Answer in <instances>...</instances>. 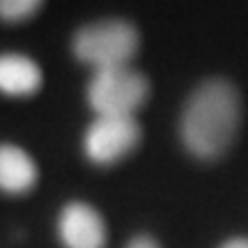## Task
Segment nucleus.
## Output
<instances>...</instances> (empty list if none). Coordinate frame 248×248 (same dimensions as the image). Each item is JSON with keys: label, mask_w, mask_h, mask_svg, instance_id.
<instances>
[{"label": "nucleus", "mask_w": 248, "mask_h": 248, "mask_svg": "<svg viewBox=\"0 0 248 248\" xmlns=\"http://www.w3.org/2000/svg\"><path fill=\"white\" fill-rule=\"evenodd\" d=\"M140 46L138 30L122 18H106L83 26L71 39L76 60L94 71L126 67Z\"/></svg>", "instance_id": "2"}, {"label": "nucleus", "mask_w": 248, "mask_h": 248, "mask_svg": "<svg viewBox=\"0 0 248 248\" xmlns=\"http://www.w3.org/2000/svg\"><path fill=\"white\" fill-rule=\"evenodd\" d=\"M241 120V101L228 80H207L193 90L182 117L179 138L188 154L214 161L228 152Z\"/></svg>", "instance_id": "1"}, {"label": "nucleus", "mask_w": 248, "mask_h": 248, "mask_svg": "<svg viewBox=\"0 0 248 248\" xmlns=\"http://www.w3.org/2000/svg\"><path fill=\"white\" fill-rule=\"evenodd\" d=\"M142 138L136 117L97 115L83 133V154L94 166H113L129 156Z\"/></svg>", "instance_id": "4"}, {"label": "nucleus", "mask_w": 248, "mask_h": 248, "mask_svg": "<svg viewBox=\"0 0 248 248\" xmlns=\"http://www.w3.org/2000/svg\"><path fill=\"white\" fill-rule=\"evenodd\" d=\"M126 248H161V244L156 239L147 237V234H138V237H133V239L126 244Z\"/></svg>", "instance_id": "9"}, {"label": "nucleus", "mask_w": 248, "mask_h": 248, "mask_svg": "<svg viewBox=\"0 0 248 248\" xmlns=\"http://www.w3.org/2000/svg\"><path fill=\"white\" fill-rule=\"evenodd\" d=\"M150 83L140 71L126 67L94 71L88 83V104L97 115H129L147 101Z\"/></svg>", "instance_id": "3"}, {"label": "nucleus", "mask_w": 248, "mask_h": 248, "mask_svg": "<svg viewBox=\"0 0 248 248\" xmlns=\"http://www.w3.org/2000/svg\"><path fill=\"white\" fill-rule=\"evenodd\" d=\"M218 248H248V237H230L225 239Z\"/></svg>", "instance_id": "10"}, {"label": "nucleus", "mask_w": 248, "mask_h": 248, "mask_svg": "<svg viewBox=\"0 0 248 248\" xmlns=\"http://www.w3.org/2000/svg\"><path fill=\"white\" fill-rule=\"evenodd\" d=\"M44 85V74L30 55L16 51L0 53V94L9 99H28Z\"/></svg>", "instance_id": "6"}, {"label": "nucleus", "mask_w": 248, "mask_h": 248, "mask_svg": "<svg viewBox=\"0 0 248 248\" xmlns=\"http://www.w3.org/2000/svg\"><path fill=\"white\" fill-rule=\"evenodd\" d=\"M55 230L62 248H106L108 244L104 216L83 200H71L62 207Z\"/></svg>", "instance_id": "5"}, {"label": "nucleus", "mask_w": 248, "mask_h": 248, "mask_svg": "<svg viewBox=\"0 0 248 248\" xmlns=\"http://www.w3.org/2000/svg\"><path fill=\"white\" fill-rule=\"evenodd\" d=\"M39 182L37 161L16 142H0V193L28 195Z\"/></svg>", "instance_id": "7"}, {"label": "nucleus", "mask_w": 248, "mask_h": 248, "mask_svg": "<svg viewBox=\"0 0 248 248\" xmlns=\"http://www.w3.org/2000/svg\"><path fill=\"white\" fill-rule=\"evenodd\" d=\"M44 0H0V21L2 23H23L30 21L42 9Z\"/></svg>", "instance_id": "8"}]
</instances>
